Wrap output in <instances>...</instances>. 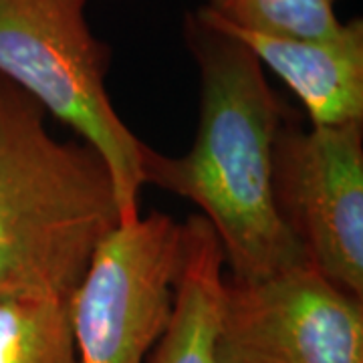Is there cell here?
I'll return each mask as SVG.
<instances>
[{
    "mask_svg": "<svg viewBox=\"0 0 363 363\" xmlns=\"http://www.w3.org/2000/svg\"><path fill=\"white\" fill-rule=\"evenodd\" d=\"M216 363H363V297L309 262L257 281L226 274Z\"/></svg>",
    "mask_w": 363,
    "mask_h": 363,
    "instance_id": "6",
    "label": "cell"
},
{
    "mask_svg": "<svg viewBox=\"0 0 363 363\" xmlns=\"http://www.w3.org/2000/svg\"><path fill=\"white\" fill-rule=\"evenodd\" d=\"M89 0H0V75L104 156L121 224L135 222L145 143L117 116L105 77L109 47L91 30Z\"/></svg>",
    "mask_w": 363,
    "mask_h": 363,
    "instance_id": "3",
    "label": "cell"
},
{
    "mask_svg": "<svg viewBox=\"0 0 363 363\" xmlns=\"http://www.w3.org/2000/svg\"><path fill=\"white\" fill-rule=\"evenodd\" d=\"M198 13L240 40L260 65L285 83L307 111L309 125L363 123L362 16L343 23L327 39H289L222 25L202 6Z\"/></svg>",
    "mask_w": 363,
    "mask_h": 363,
    "instance_id": "7",
    "label": "cell"
},
{
    "mask_svg": "<svg viewBox=\"0 0 363 363\" xmlns=\"http://www.w3.org/2000/svg\"><path fill=\"white\" fill-rule=\"evenodd\" d=\"M0 363H79L71 298L0 297Z\"/></svg>",
    "mask_w": 363,
    "mask_h": 363,
    "instance_id": "9",
    "label": "cell"
},
{
    "mask_svg": "<svg viewBox=\"0 0 363 363\" xmlns=\"http://www.w3.org/2000/svg\"><path fill=\"white\" fill-rule=\"evenodd\" d=\"M184 43L200 73V119L192 147L166 156L145 143L143 186L190 200L212 226L228 277L257 281L309 262L281 218L272 152L291 117L264 67L202 14H186Z\"/></svg>",
    "mask_w": 363,
    "mask_h": 363,
    "instance_id": "1",
    "label": "cell"
},
{
    "mask_svg": "<svg viewBox=\"0 0 363 363\" xmlns=\"http://www.w3.org/2000/svg\"><path fill=\"white\" fill-rule=\"evenodd\" d=\"M47 117L0 75V297L71 298L121 224L104 156L57 140Z\"/></svg>",
    "mask_w": 363,
    "mask_h": 363,
    "instance_id": "2",
    "label": "cell"
},
{
    "mask_svg": "<svg viewBox=\"0 0 363 363\" xmlns=\"http://www.w3.org/2000/svg\"><path fill=\"white\" fill-rule=\"evenodd\" d=\"M341 0H206V11L218 23L289 39H327L341 28Z\"/></svg>",
    "mask_w": 363,
    "mask_h": 363,
    "instance_id": "10",
    "label": "cell"
},
{
    "mask_svg": "<svg viewBox=\"0 0 363 363\" xmlns=\"http://www.w3.org/2000/svg\"><path fill=\"white\" fill-rule=\"evenodd\" d=\"M184 224V245L168 325L147 363H216L222 291L226 283L218 238L200 214Z\"/></svg>",
    "mask_w": 363,
    "mask_h": 363,
    "instance_id": "8",
    "label": "cell"
},
{
    "mask_svg": "<svg viewBox=\"0 0 363 363\" xmlns=\"http://www.w3.org/2000/svg\"><path fill=\"white\" fill-rule=\"evenodd\" d=\"M274 202L309 264L363 297V123L301 128L272 152Z\"/></svg>",
    "mask_w": 363,
    "mask_h": 363,
    "instance_id": "5",
    "label": "cell"
},
{
    "mask_svg": "<svg viewBox=\"0 0 363 363\" xmlns=\"http://www.w3.org/2000/svg\"><path fill=\"white\" fill-rule=\"evenodd\" d=\"M184 224L152 212L119 224L71 297L79 363H145L168 325Z\"/></svg>",
    "mask_w": 363,
    "mask_h": 363,
    "instance_id": "4",
    "label": "cell"
}]
</instances>
